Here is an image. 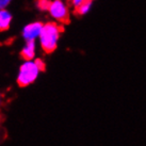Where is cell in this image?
I'll use <instances>...</instances> for the list:
<instances>
[{
    "mask_svg": "<svg viewBox=\"0 0 146 146\" xmlns=\"http://www.w3.org/2000/svg\"><path fill=\"white\" fill-rule=\"evenodd\" d=\"M61 34V28L56 23H47L43 26L38 43L46 52H52L57 48Z\"/></svg>",
    "mask_w": 146,
    "mask_h": 146,
    "instance_id": "obj_1",
    "label": "cell"
},
{
    "mask_svg": "<svg viewBox=\"0 0 146 146\" xmlns=\"http://www.w3.org/2000/svg\"><path fill=\"white\" fill-rule=\"evenodd\" d=\"M42 70L37 66L35 60H25L19 66L17 74V83L21 86H28L35 82Z\"/></svg>",
    "mask_w": 146,
    "mask_h": 146,
    "instance_id": "obj_2",
    "label": "cell"
},
{
    "mask_svg": "<svg viewBox=\"0 0 146 146\" xmlns=\"http://www.w3.org/2000/svg\"><path fill=\"white\" fill-rule=\"evenodd\" d=\"M47 12L51 16L54 21L63 23L67 21L69 16V8L68 4L64 0H52L50 2L49 9Z\"/></svg>",
    "mask_w": 146,
    "mask_h": 146,
    "instance_id": "obj_3",
    "label": "cell"
},
{
    "mask_svg": "<svg viewBox=\"0 0 146 146\" xmlns=\"http://www.w3.org/2000/svg\"><path fill=\"white\" fill-rule=\"evenodd\" d=\"M44 24L41 21H32L25 26L21 30V36L25 41H36L41 35Z\"/></svg>",
    "mask_w": 146,
    "mask_h": 146,
    "instance_id": "obj_4",
    "label": "cell"
},
{
    "mask_svg": "<svg viewBox=\"0 0 146 146\" xmlns=\"http://www.w3.org/2000/svg\"><path fill=\"white\" fill-rule=\"evenodd\" d=\"M36 53V43L35 41H27L21 49V57L25 60H34Z\"/></svg>",
    "mask_w": 146,
    "mask_h": 146,
    "instance_id": "obj_5",
    "label": "cell"
},
{
    "mask_svg": "<svg viewBox=\"0 0 146 146\" xmlns=\"http://www.w3.org/2000/svg\"><path fill=\"white\" fill-rule=\"evenodd\" d=\"M12 14L9 12L7 9L0 10V30L3 31L10 27L12 23Z\"/></svg>",
    "mask_w": 146,
    "mask_h": 146,
    "instance_id": "obj_6",
    "label": "cell"
},
{
    "mask_svg": "<svg viewBox=\"0 0 146 146\" xmlns=\"http://www.w3.org/2000/svg\"><path fill=\"white\" fill-rule=\"evenodd\" d=\"M91 9H92V1H91V0H86V1H84L79 8L76 9V12H77L79 15L83 16V15H86V14L91 11Z\"/></svg>",
    "mask_w": 146,
    "mask_h": 146,
    "instance_id": "obj_7",
    "label": "cell"
},
{
    "mask_svg": "<svg viewBox=\"0 0 146 146\" xmlns=\"http://www.w3.org/2000/svg\"><path fill=\"white\" fill-rule=\"evenodd\" d=\"M50 2H51V1H49V0H37L36 7H37V9L41 10V11H48Z\"/></svg>",
    "mask_w": 146,
    "mask_h": 146,
    "instance_id": "obj_8",
    "label": "cell"
},
{
    "mask_svg": "<svg viewBox=\"0 0 146 146\" xmlns=\"http://www.w3.org/2000/svg\"><path fill=\"white\" fill-rule=\"evenodd\" d=\"M84 1H86V0H70V4H72V7H73L74 9H77V8H79Z\"/></svg>",
    "mask_w": 146,
    "mask_h": 146,
    "instance_id": "obj_9",
    "label": "cell"
},
{
    "mask_svg": "<svg viewBox=\"0 0 146 146\" xmlns=\"http://www.w3.org/2000/svg\"><path fill=\"white\" fill-rule=\"evenodd\" d=\"M12 0H0V10H4L10 5Z\"/></svg>",
    "mask_w": 146,
    "mask_h": 146,
    "instance_id": "obj_10",
    "label": "cell"
},
{
    "mask_svg": "<svg viewBox=\"0 0 146 146\" xmlns=\"http://www.w3.org/2000/svg\"><path fill=\"white\" fill-rule=\"evenodd\" d=\"M35 60V62H36V64H37V66L40 67V69H41L42 72L45 69V63H44V61L42 60V59H34Z\"/></svg>",
    "mask_w": 146,
    "mask_h": 146,
    "instance_id": "obj_11",
    "label": "cell"
},
{
    "mask_svg": "<svg viewBox=\"0 0 146 146\" xmlns=\"http://www.w3.org/2000/svg\"><path fill=\"white\" fill-rule=\"evenodd\" d=\"M1 104H2V95L0 94V106H1Z\"/></svg>",
    "mask_w": 146,
    "mask_h": 146,
    "instance_id": "obj_12",
    "label": "cell"
},
{
    "mask_svg": "<svg viewBox=\"0 0 146 146\" xmlns=\"http://www.w3.org/2000/svg\"><path fill=\"white\" fill-rule=\"evenodd\" d=\"M91 1H93V0H91Z\"/></svg>",
    "mask_w": 146,
    "mask_h": 146,
    "instance_id": "obj_13",
    "label": "cell"
}]
</instances>
